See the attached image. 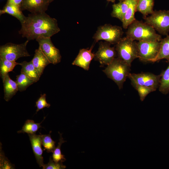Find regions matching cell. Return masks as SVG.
Returning <instances> with one entry per match:
<instances>
[{"label": "cell", "instance_id": "obj_1", "mask_svg": "<svg viewBox=\"0 0 169 169\" xmlns=\"http://www.w3.org/2000/svg\"><path fill=\"white\" fill-rule=\"evenodd\" d=\"M21 23L18 33L28 41L40 36L51 37L60 31L57 20L45 12L31 13Z\"/></svg>", "mask_w": 169, "mask_h": 169}, {"label": "cell", "instance_id": "obj_2", "mask_svg": "<svg viewBox=\"0 0 169 169\" xmlns=\"http://www.w3.org/2000/svg\"><path fill=\"white\" fill-rule=\"evenodd\" d=\"M127 29L126 36L133 40L160 42L162 39L152 26L141 21L136 19Z\"/></svg>", "mask_w": 169, "mask_h": 169}, {"label": "cell", "instance_id": "obj_3", "mask_svg": "<svg viewBox=\"0 0 169 169\" xmlns=\"http://www.w3.org/2000/svg\"><path fill=\"white\" fill-rule=\"evenodd\" d=\"M131 66L117 57L103 71L108 78L116 84L120 90L123 88L124 82L130 74Z\"/></svg>", "mask_w": 169, "mask_h": 169}, {"label": "cell", "instance_id": "obj_4", "mask_svg": "<svg viewBox=\"0 0 169 169\" xmlns=\"http://www.w3.org/2000/svg\"><path fill=\"white\" fill-rule=\"evenodd\" d=\"M137 42L125 36L116 44L117 56L131 66L133 61L138 58Z\"/></svg>", "mask_w": 169, "mask_h": 169}, {"label": "cell", "instance_id": "obj_5", "mask_svg": "<svg viewBox=\"0 0 169 169\" xmlns=\"http://www.w3.org/2000/svg\"><path fill=\"white\" fill-rule=\"evenodd\" d=\"M123 33L121 27L105 24L98 27L93 38L95 43L103 40L111 44H116L122 38Z\"/></svg>", "mask_w": 169, "mask_h": 169}, {"label": "cell", "instance_id": "obj_6", "mask_svg": "<svg viewBox=\"0 0 169 169\" xmlns=\"http://www.w3.org/2000/svg\"><path fill=\"white\" fill-rule=\"evenodd\" d=\"M145 22L152 26L156 31L163 35L169 33V10L154 11L148 17H144Z\"/></svg>", "mask_w": 169, "mask_h": 169}, {"label": "cell", "instance_id": "obj_7", "mask_svg": "<svg viewBox=\"0 0 169 169\" xmlns=\"http://www.w3.org/2000/svg\"><path fill=\"white\" fill-rule=\"evenodd\" d=\"M29 41L27 40L24 43L19 44L8 43L1 46L0 58L16 61L20 58L30 56L26 49Z\"/></svg>", "mask_w": 169, "mask_h": 169}, {"label": "cell", "instance_id": "obj_8", "mask_svg": "<svg viewBox=\"0 0 169 169\" xmlns=\"http://www.w3.org/2000/svg\"><path fill=\"white\" fill-rule=\"evenodd\" d=\"M36 40L38 43L39 47L50 64L55 65L61 61V56L59 50L54 45L51 37L40 36Z\"/></svg>", "mask_w": 169, "mask_h": 169}, {"label": "cell", "instance_id": "obj_9", "mask_svg": "<svg viewBox=\"0 0 169 169\" xmlns=\"http://www.w3.org/2000/svg\"><path fill=\"white\" fill-rule=\"evenodd\" d=\"M161 74L156 75L150 72L131 73L128 78L132 85L136 84L149 87L156 90L159 88Z\"/></svg>", "mask_w": 169, "mask_h": 169}, {"label": "cell", "instance_id": "obj_10", "mask_svg": "<svg viewBox=\"0 0 169 169\" xmlns=\"http://www.w3.org/2000/svg\"><path fill=\"white\" fill-rule=\"evenodd\" d=\"M137 44L138 58L141 61L151 62L157 56L160 49V42L139 41Z\"/></svg>", "mask_w": 169, "mask_h": 169}, {"label": "cell", "instance_id": "obj_11", "mask_svg": "<svg viewBox=\"0 0 169 169\" xmlns=\"http://www.w3.org/2000/svg\"><path fill=\"white\" fill-rule=\"evenodd\" d=\"M106 41H100L98 50L95 53L94 59L98 61L101 66L109 64L117 56L115 47Z\"/></svg>", "mask_w": 169, "mask_h": 169}, {"label": "cell", "instance_id": "obj_12", "mask_svg": "<svg viewBox=\"0 0 169 169\" xmlns=\"http://www.w3.org/2000/svg\"><path fill=\"white\" fill-rule=\"evenodd\" d=\"M93 47V45L90 49H80L72 64L82 68L85 70H89L91 62L95 56V54L92 52Z\"/></svg>", "mask_w": 169, "mask_h": 169}, {"label": "cell", "instance_id": "obj_13", "mask_svg": "<svg viewBox=\"0 0 169 169\" xmlns=\"http://www.w3.org/2000/svg\"><path fill=\"white\" fill-rule=\"evenodd\" d=\"M49 3L48 0H23L20 8L31 13L45 12Z\"/></svg>", "mask_w": 169, "mask_h": 169}, {"label": "cell", "instance_id": "obj_14", "mask_svg": "<svg viewBox=\"0 0 169 169\" xmlns=\"http://www.w3.org/2000/svg\"><path fill=\"white\" fill-rule=\"evenodd\" d=\"M28 135L37 162L40 167H43L44 164L42 156L43 150L42 148L41 135L36 134Z\"/></svg>", "mask_w": 169, "mask_h": 169}, {"label": "cell", "instance_id": "obj_15", "mask_svg": "<svg viewBox=\"0 0 169 169\" xmlns=\"http://www.w3.org/2000/svg\"><path fill=\"white\" fill-rule=\"evenodd\" d=\"M31 61L40 77L45 67L50 64L39 47L35 50L34 57Z\"/></svg>", "mask_w": 169, "mask_h": 169}, {"label": "cell", "instance_id": "obj_16", "mask_svg": "<svg viewBox=\"0 0 169 169\" xmlns=\"http://www.w3.org/2000/svg\"><path fill=\"white\" fill-rule=\"evenodd\" d=\"M3 81L4 91V99L6 101H8L18 90L17 85L16 81L10 78L8 74Z\"/></svg>", "mask_w": 169, "mask_h": 169}, {"label": "cell", "instance_id": "obj_17", "mask_svg": "<svg viewBox=\"0 0 169 169\" xmlns=\"http://www.w3.org/2000/svg\"><path fill=\"white\" fill-rule=\"evenodd\" d=\"M5 13L16 18L21 23L24 21L26 18V16L22 13L20 7L8 1L3 9L0 10V15Z\"/></svg>", "mask_w": 169, "mask_h": 169}, {"label": "cell", "instance_id": "obj_18", "mask_svg": "<svg viewBox=\"0 0 169 169\" xmlns=\"http://www.w3.org/2000/svg\"><path fill=\"white\" fill-rule=\"evenodd\" d=\"M137 2V0H130L128 8L121 21L124 29H127L129 25L136 19L135 14L136 12Z\"/></svg>", "mask_w": 169, "mask_h": 169}, {"label": "cell", "instance_id": "obj_19", "mask_svg": "<svg viewBox=\"0 0 169 169\" xmlns=\"http://www.w3.org/2000/svg\"><path fill=\"white\" fill-rule=\"evenodd\" d=\"M19 65L22 67L21 73L24 74L35 82L39 80L40 77L32 61L29 62L24 61L20 63Z\"/></svg>", "mask_w": 169, "mask_h": 169}, {"label": "cell", "instance_id": "obj_20", "mask_svg": "<svg viewBox=\"0 0 169 169\" xmlns=\"http://www.w3.org/2000/svg\"><path fill=\"white\" fill-rule=\"evenodd\" d=\"M130 0H124L112 5V17L117 18L121 22L128 8Z\"/></svg>", "mask_w": 169, "mask_h": 169}, {"label": "cell", "instance_id": "obj_21", "mask_svg": "<svg viewBox=\"0 0 169 169\" xmlns=\"http://www.w3.org/2000/svg\"><path fill=\"white\" fill-rule=\"evenodd\" d=\"M160 42V47L156 57L151 62H155L161 59H165L169 60V35L162 38Z\"/></svg>", "mask_w": 169, "mask_h": 169}, {"label": "cell", "instance_id": "obj_22", "mask_svg": "<svg viewBox=\"0 0 169 169\" xmlns=\"http://www.w3.org/2000/svg\"><path fill=\"white\" fill-rule=\"evenodd\" d=\"M154 4V0H137L136 11L146 17L153 13Z\"/></svg>", "mask_w": 169, "mask_h": 169}, {"label": "cell", "instance_id": "obj_23", "mask_svg": "<svg viewBox=\"0 0 169 169\" xmlns=\"http://www.w3.org/2000/svg\"><path fill=\"white\" fill-rule=\"evenodd\" d=\"M20 63L0 58V75L3 81L8 73L13 71L15 67Z\"/></svg>", "mask_w": 169, "mask_h": 169}, {"label": "cell", "instance_id": "obj_24", "mask_svg": "<svg viewBox=\"0 0 169 169\" xmlns=\"http://www.w3.org/2000/svg\"><path fill=\"white\" fill-rule=\"evenodd\" d=\"M167 68L161 74V77L159 86V91L162 94L166 95L169 93V60Z\"/></svg>", "mask_w": 169, "mask_h": 169}, {"label": "cell", "instance_id": "obj_25", "mask_svg": "<svg viewBox=\"0 0 169 169\" xmlns=\"http://www.w3.org/2000/svg\"><path fill=\"white\" fill-rule=\"evenodd\" d=\"M45 118L40 123H35L33 120H27L25 121L22 129L18 131L17 133H26L28 134H35L38 129L42 127L41 125V124L44 120Z\"/></svg>", "mask_w": 169, "mask_h": 169}, {"label": "cell", "instance_id": "obj_26", "mask_svg": "<svg viewBox=\"0 0 169 169\" xmlns=\"http://www.w3.org/2000/svg\"><path fill=\"white\" fill-rule=\"evenodd\" d=\"M16 82L18 90L20 92L25 90L28 87L35 82L24 74L22 73L16 76Z\"/></svg>", "mask_w": 169, "mask_h": 169}, {"label": "cell", "instance_id": "obj_27", "mask_svg": "<svg viewBox=\"0 0 169 169\" xmlns=\"http://www.w3.org/2000/svg\"><path fill=\"white\" fill-rule=\"evenodd\" d=\"M51 131H50L49 134L47 135H42L40 133L42 145L44 148V150H46L47 153H53L56 148L55 142L52 140L51 136Z\"/></svg>", "mask_w": 169, "mask_h": 169}, {"label": "cell", "instance_id": "obj_28", "mask_svg": "<svg viewBox=\"0 0 169 169\" xmlns=\"http://www.w3.org/2000/svg\"><path fill=\"white\" fill-rule=\"evenodd\" d=\"M59 134L60 138L59 141L58 143L57 146L56 147L54 150L52 158L53 160L55 162L58 163L59 162H63L66 161V159L64 157V156L63 155L61 151V147L62 144L66 142L64 140L62 136V134L59 132Z\"/></svg>", "mask_w": 169, "mask_h": 169}, {"label": "cell", "instance_id": "obj_29", "mask_svg": "<svg viewBox=\"0 0 169 169\" xmlns=\"http://www.w3.org/2000/svg\"><path fill=\"white\" fill-rule=\"evenodd\" d=\"M133 86L137 90L140 100L142 101L150 93L156 91L155 89L149 87L135 84Z\"/></svg>", "mask_w": 169, "mask_h": 169}, {"label": "cell", "instance_id": "obj_30", "mask_svg": "<svg viewBox=\"0 0 169 169\" xmlns=\"http://www.w3.org/2000/svg\"><path fill=\"white\" fill-rule=\"evenodd\" d=\"M15 166L5 156L4 152L2 149V144L0 143V169H13Z\"/></svg>", "mask_w": 169, "mask_h": 169}, {"label": "cell", "instance_id": "obj_31", "mask_svg": "<svg viewBox=\"0 0 169 169\" xmlns=\"http://www.w3.org/2000/svg\"><path fill=\"white\" fill-rule=\"evenodd\" d=\"M50 105L48 103L46 100V94H41L40 96L36 102L35 106L37 107L36 113L40 110L46 107L49 108Z\"/></svg>", "mask_w": 169, "mask_h": 169}, {"label": "cell", "instance_id": "obj_32", "mask_svg": "<svg viewBox=\"0 0 169 169\" xmlns=\"http://www.w3.org/2000/svg\"><path fill=\"white\" fill-rule=\"evenodd\" d=\"M66 167L62 162L57 163L53 160L52 157L49 158V161L48 164H44L42 167L43 169H64Z\"/></svg>", "mask_w": 169, "mask_h": 169}, {"label": "cell", "instance_id": "obj_33", "mask_svg": "<svg viewBox=\"0 0 169 169\" xmlns=\"http://www.w3.org/2000/svg\"><path fill=\"white\" fill-rule=\"evenodd\" d=\"M22 0H8L7 1L13 3L20 7Z\"/></svg>", "mask_w": 169, "mask_h": 169}, {"label": "cell", "instance_id": "obj_34", "mask_svg": "<svg viewBox=\"0 0 169 169\" xmlns=\"http://www.w3.org/2000/svg\"><path fill=\"white\" fill-rule=\"evenodd\" d=\"M109 2H110L112 3H114L115 2V0H107Z\"/></svg>", "mask_w": 169, "mask_h": 169}, {"label": "cell", "instance_id": "obj_35", "mask_svg": "<svg viewBox=\"0 0 169 169\" xmlns=\"http://www.w3.org/2000/svg\"><path fill=\"white\" fill-rule=\"evenodd\" d=\"M49 2V3H51V2H52L54 0H48Z\"/></svg>", "mask_w": 169, "mask_h": 169}, {"label": "cell", "instance_id": "obj_36", "mask_svg": "<svg viewBox=\"0 0 169 169\" xmlns=\"http://www.w3.org/2000/svg\"><path fill=\"white\" fill-rule=\"evenodd\" d=\"M120 2L123 1L124 0H119Z\"/></svg>", "mask_w": 169, "mask_h": 169}]
</instances>
